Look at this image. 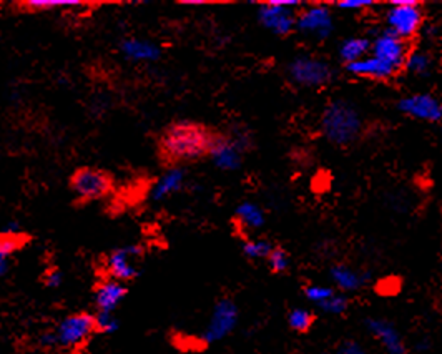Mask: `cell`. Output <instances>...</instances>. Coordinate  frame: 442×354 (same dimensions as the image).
I'll return each mask as SVG.
<instances>
[{"instance_id": "34", "label": "cell", "mask_w": 442, "mask_h": 354, "mask_svg": "<svg viewBox=\"0 0 442 354\" xmlns=\"http://www.w3.org/2000/svg\"><path fill=\"white\" fill-rule=\"evenodd\" d=\"M205 2H201V0H186L185 6H203Z\"/></svg>"}, {"instance_id": "27", "label": "cell", "mask_w": 442, "mask_h": 354, "mask_svg": "<svg viewBox=\"0 0 442 354\" xmlns=\"http://www.w3.org/2000/svg\"><path fill=\"white\" fill-rule=\"evenodd\" d=\"M304 296L313 303L321 304L325 303L326 300H330L332 295H334V290L330 286H319V285H308L304 286Z\"/></svg>"}, {"instance_id": "18", "label": "cell", "mask_w": 442, "mask_h": 354, "mask_svg": "<svg viewBox=\"0 0 442 354\" xmlns=\"http://www.w3.org/2000/svg\"><path fill=\"white\" fill-rule=\"evenodd\" d=\"M185 183V173L180 168H170L159 182L155 183L152 188V198L155 202H161L166 196L175 195L177 191H180Z\"/></svg>"}, {"instance_id": "21", "label": "cell", "mask_w": 442, "mask_h": 354, "mask_svg": "<svg viewBox=\"0 0 442 354\" xmlns=\"http://www.w3.org/2000/svg\"><path fill=\"white\" fill-rule=\"evenodd\" d=\"M236 220L248 230H258L265 225V212L253 202H243L236 208Z\"/></svg>"}, {"instance_id": "14", "label": "cell", "mask_w": 442, "mask_h": 354, "mask_svg": "<svg viewBox=\"0 0 442 354\" xmlns=\"http://www.w3.org/2000/svg\"><path fill=\"white\" fill-rule=\"evenodd\" d=\"M137 255H140V250L135 246L113 251L107 261L108 273L112 274V278L117 281H126V279L137 276V266L133 260Z\"/></svg>"}, {"instance_id": "1", "label": "cell", "mask_w": 442, "mask_h": 354, "mask_svg": "<svg viewBox=\"0 0 442 354\" xmlns=\"http://www.w3.org/2000/svg\"><path fill=\"white\" fill-rule=\"evenodd\" d=\"M214 133L207 126L191 124V121H178L166 130L161 138V152L166 158L182 161L195 160L208 155Z\"/></svg>"}, {"instance_id": "9", "label": "cell", "mask_w": 442, "mask_h": 354, "mask_svg": "<svg viewBox=\"0 0 442 354\" xmlns=\"http://www.w3.org/2000/svg\"><path fill=\"white\" fill-rule=\"evenodd\" d=\"M112 182L100 170L83 168L73 175L72 178V190L82 200H97L102 198L110 191Z\"/></svg>"}, {"instance_id": "20", "label": "cell", "mask_w": 442, "mask_h": 354, "mask_svg": "<svg viewBox=\"0 0 442 354\" xmlns=\"http://www.w3.org/2000/svg\"><path fill=\"white\" fill-rule=\"evenodd\" d=\"M371 54V40L364 37H351L346 38L339 47V57L346 65L360 62Z\"/></svg>"}, {"instance_id": "3", "label": "cell", "mask_w": 442, "mask_h": 354, "mask_svg": "<svg viewBox=\"0 0 442 354\" xmlns=\"http://www.w3.org/2000/svg\"><path fill=\"white\" fill-rule=\"evenodd\" d=\"M424 14L418 0H394L386 14L388 30L406 42L419 34Z\"/></svg>"}, {"instance_id": "6", "label": "cell", "mask_w": 442, "mask_h": 354, "mask_svg": "<svg viewBox=\"0 0 442 354\" xmlns=\"http://www.w3.org/2000/svg\"><path fill=\"white\" fill-rule=\"evenodd\" d=\"M296 29L297 32L316 38V40H326L334 30L331 10L323 3L303 8L296 15Z\"/></svg>"}, {"instance_id": "31", "label": "cell", "mask_w": 442, "mask_h": 354, "mask_svg": "<svg viewBox=\"0 0 442 354\" xmlns=\"http://www.w3.org/2000/svg\"><path fill=\"white\" fill-rule=\"evenodd\" d=\"M45 283L47 286L50 288H57L62 285V273H60L59 270H54V271H49L45 276Z\"/></svg>"}, {"instance_id": "13", "label": "cell", "mask_w": 442, "mask_h": 354, "mask_svg": "<svg viewBox=\"0 0 442 354\" xmlns=\"http://www.w3.org/2000/svg\"><path fill=\"white\" fill-rule=\"evenodd\" d=\"M366 326L371 331V334L381 341V344H383L388 354H408L404 341H402L401 334L397 333V330L391 323L371 318V320L366 321Z\"/></svg>"}, {"instance_id": "10", "label": "cell", "mask_w": 442, "mask_h": 354, "mask_svg": "<svg viewBox=\"0 0 442 354\" xmlns=\"http://www.w3.org/2000/svg\"><path fill=\"white\" fill-rule=\"evenodd\" d=\"M236 321H238V308H236L233 301H218L213 309L212 320L208 323L207 331H205V341L207 343H213V341L223 339L235 330Z\"/></svg>"}, {"instance_id": "29", "label": "cell", "mask_w": 442, "mask_h": 354, "mask_svg": "<svg viewBox=\"0 0 442 354\" xmlns=\"http://www.w3.org/2000/svg\"><path fill=\"white\" fill-rule=\"evenodd\" d=\"M95 327L100 333H113L117 331L118 321L112 313H98V316H95Z\"/></svg>"}, {"instance_id": "32", "label": "cell", "mask_w": 442, "mask_h": 354, "mask_svg": "<svg viewBox=\"0 0 442 354\" xmlns=\"http://www.w3.org/2000/svg\"><path fill=\"white\" fill-rule=\"evenodd\" d=\"M338 354H364V351H362L360 344L346 343V344H343V346H341Z\"/></svg>"}, {"instance_id": "19", "label": "cell", "mask_w": 442, "mask_h": 354, "mask_svg": "<svg viewBox=\"0 0 442 354\" xmlns=\"http://www.w3.org/2000/svg\"><path fill=\"white\" fill-rule=\"evenodd\" d=\"M330 273L336 286L343 291H356L367 281V274L354 271L346 265H334Z\"/></svg>"}, {"instance_id": "33", "label": "cell", "mask_w": 442, "mask_h": 354, "mask_svg": "<svg viewBox=\"0 0 442 354\" xmlns=\"http://www.w3.org/2000/svg\"><path fill=\"white\" fill-rule=\"evenodd\" d=\"M7 258L8 256L2 251V248H0V276H2V274L7 271V266H8L7 265Z\"/></svg>"}, {"instance_id": "16", "label": "cell", "mask_w": 442, "mask_h": 354, "mask_svg": "<svg viewBox=\"0 0 442 354\" xmlns=\"http://www.w3.org/2000/svg\"><path fill=\"white\" fill-rule=\"evenodd\" d=\"M126 295V288L124 283L117 279H107L97 288L95 293V303L100 313H113L118 308Z\"/></svg>"}, {"instance_id": "8", "label": "cell", "mask_w": 442, "mask_h": 354, "mask_svg": "<svg viewBox=\"0 0 442 354\" xmlns=\"http://www.w3.org/2000/svg\"><path fill=\"white\" fill-rule=\"evenodd\" d=\"M94 331H97V327H95V316H90V314L85 313L73 314V316L65 318L55 330V344L64 348L78 346Z\"/></svg>"}, {"instance_id": "11", "label": "cell", "mask_w": 442, "mask_h": 354, "mask_svg": "<svg viewBox=\"0 0 442 354\" xmlns=\"http://www.w3.org/2000/svg\"><path fill=\"white\" fill-rule=\"evenodd\" d=\"M397 108L418 120L432 121V124L442 120V103L429 94H415L401 98L397 102Z\"/></svg>"}, {"instance_id": "17", "label": "cell", "mask_w": 442, "mask_h": 354, "mask_svg": "<svg viewBox=\"0 0 442 354\" xmlns=\"http://www.w3.org/2000/svg\"><path fill=\"white\" fill-rule=\"evenodd\" d=\"M121 54L128 60H135V62H153L160 57V47H156L150 40L128 38L121 43Z\"/></svg>"}, {"instance_id": "15", "label": "cell", "mask_w": 442, "mask_h": 354, "mask_svg": "<svg viewBox=\"0 0 442 354\" xmlns=\"http://www.w3.org/2000/svg\"><path fill=\"white\" fill-rule=\"evenodd\" d=\"M346 70L353 75L361 78H369V80H391L396 75L397 70L392 68L391 65L381 62L373 55H367L361 59L360 62H354L351 65H346Z\"/></svg>"}, {"instance_id": "2", "label": "cell", "mask_w": 442, "mask_h": 354, "mask_svg": "<svg viewBox=\"0 0 442 354\" xmlns=\"http://www.w3.org/2000/svg\"><path fill=\"white\" fill-rule=\"evenodd\" d=\"M321 133L336 147H349L362 133V117L348 100H332L321 115Z\"/></svg>"}, {"instance_id": "7", "label": "cell", "mask_w": 442, "mask_h": 354, "mask_svg": "<svg viewBox=\"0 0 442 354\" xmlns=\"http://www.w3.org/2000/svg\"><path fill=\"white\" fill-rule=\"evenodd\" d=\"M371 55L379 59L381 62L391 65L392 68L399 72L404 67L406 59L409 55L408 42L402 40L401 37H397L396 34L386 29L376 35L374 40L371 42Z\"/></svg>"}, {"instance_id": "25", "label": "cell", "mask_w": 442, "mask_h": 354, "mask_svg": "<svg viewBox=\"0 0 442 354\" xmlns=\"http://www.w3.org/2000/svg\"><path fill=\"white\" fill-rule=\"evenodd\" d=\"M25 7L32 8V10H50V8H68V7H80L83 6L78 0H30L24 3Z\"/></svg>"}, {"instance_id": "24", "label": "cell", "mask_w": 442, "mask_h": 354, "mask_svg": "<svg viewBox=\"0 0 442 354\" xmlns=\"http://www.w3.org/2000/svg\"><path fill=\"white\" fill-rule=\"evenodd\" d=\"M273 248V243H270L268 239H246L243 244V253L251 260H263L270 256Z\"/></svg>"}, {"instance_id": "28", "label": "cell", "mask_w": 442, "mask_h": 354, "mask_svg": "<svg viewBox=\"0 0 442 354\" xmlns=\"http://www.w3.org/2000/svg\"><path fill=\"white\" fill-rule=\"evenodd\" d=\"M323 311L330 313V314H343L346 309L349 308V301L344 295H332L330 300H326L325 303L318 304Z\"/></svg>"}, {"instance_id": "12", "label": "cell", "mask_w": 442, "mask_h": 354, "mask_svg": "<svg viewBox=\"0 0 442 354\" xmlns=\"http://www.w3.org/2000/svg\"><path fill=\"white\" fill-rule=\"evenodd\" d=\"M208 155L212 156L213 163L220 170H225V172H235V170L242 167L243 153L235 145L230 135L226 137V135L214 133Z\"/></svg>"}, {"instance_id": "5", "label": "cell", "mask_w": 442, "mask_h": 354, "mask_svg": "<svg viewBox=\"0 0 442 354\" xmlns=\"http://www.w3.org/2000/svg\"><path fill=\"white\" fill-rule=\"evenodd\" d=\"M288 77L293 84L306 87V89H319L330 84L332 78V70L325 60L314 59V57H296L291 60L286 68Z\"/></svg>"}, {"instance_id": "30", "label": "cell", "mask_w": 442, "mask_h": 354, "mask_svg": "<svg viewBox=\"0 0 442 354\" xmlns=\"http://www.w3.org/2000/svg\"><path fill=\"white\" fill-rule=\"evenodd\" d=\"M373 6V0H341V2L336 3V7L343 8V10H361V8Z\"/></svg>"}, {"instance_id": "23", "label": "cell", "mask_w": 442, "mask_h": 354, "mask_svg": "<svg viewBox=\"0 0 442 354\" xmlns=\"http://www.w3.org/2000/svg\"><path fill=\"white\" fill-rule=\"evenodd\" d=\"M314 321H316V314L308 311V309H304V308H296L288 314V325H290L293 331H296V333H301V334L308 333V331L313 327Z\"/></svg>"}, {"instance_id": "22", "label": "cell", "mask_w": 442, "mask_h": 354, "mask_svg": "<svg viewBox=\"0 0 442 354\" xmlns=\"http://www.w3.org/2000/svg\"><path fill=\"white\" fill-rule=\"evenodd\" d=\"M404 68L408 70L409 73H413V75L426 77V75H429V73H431V70H432L431 55L426 54V52H422V50L409 52L408 59H406Z\"/></svg>"}, {"instance_id": "26", "label": "cell", "mask_w": 442, "mask_h": 354, "mask_svg": "<svg viewBox=\"0 0 442 354\" xmlns=\"http://www.w3.org/2000/svg\"><path fill=\"white\" fill-rule=\"evenodd\" d=\"M266 260H268V266L273 273H284L290 268V255L279 246H274Z\"/></svg>"}, {"instance_id": "4", "label": "cell", "mask_w": 442, "mask_h": 354, "mask_svg": "<svg viewBox=\"0 0 442 354\" xmlns=\"http://www.w3.org/2000/svg\"><path fill=\"white\" fill-rule=\"evenodd\" d=\"M300 6L297 0H270L258 8V19L273 34L286 37L296 29V8Z\"/></svg>"}]
</instances>
